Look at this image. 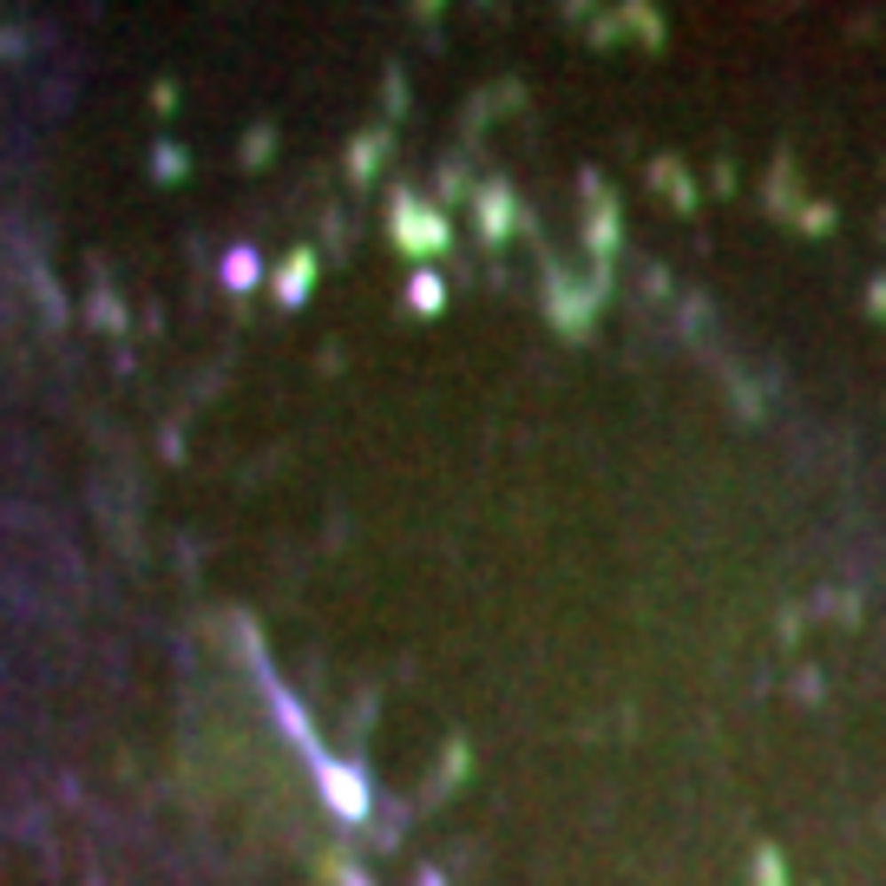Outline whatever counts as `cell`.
<instances>
[{
    "label": "cell",
    "instance_id": "obj_1",
    "mask_svg": "<svg viewBox=\"0 0 886 886\" xmlns=\"http://www.w3.org/2000/svg\"><path fill=\"white\" fill-rule=\"evenodd\" d=\"M328 795H336V801H342L348 814H361V801H368V788H355V781H348V775H328Z\"/></svg>",
    "mask_w": 886,
    "mask_h": 886
},
{
    "label": "cell",
    "instance_id": "obj_2",
    "mask_svg": "<svg viewBox=\"0 0 886 886\" xmlns=\"http://www.w3.org/2000/svg\"><path fill=\"white\" fill-rule=\"evenodd\" d=\"M249 270H257V257H249V249H237V257H230V270H224V276H230V282H249Z\"/></svg>",
    "mask_w": 886,
    "mask_h": 886
}]
</instances>
